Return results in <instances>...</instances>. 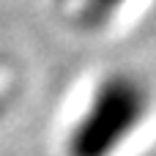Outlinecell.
I'll return each instance as SVG.
<instances>
[{
  "label": "cell",
  "instance_id": "cell-2",
  "mask_svg": "<svg viewBox=\"0 0 156 156\" xmlns=\"http://www.w3.org/2000/svg\"><path fill=\"white\" fill-rule=\"evenodd\" d=\"M60 3L74 14V19H80L88 27L104 25L126 5V0H60Z\"/></svg>",
  "mask_w": 156,
  "mask_h": 156
},
{
  "label": "cell",
  "instance_id": "cell-1",
  "mask_svg": "<svg viewBox=\"0 0 156 156\" xmlns=\"http://www.w3.org/2000/svg\"><path fill=\"white\" fill-rule=\"evenodd\" d=\"M151 112V90L132 71L107 74L71 123L66 156H118Z\"/></svg>",
  "mask_w": 156,
  "mask_h": 156
}]
</instances>
